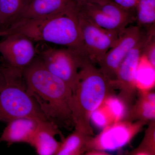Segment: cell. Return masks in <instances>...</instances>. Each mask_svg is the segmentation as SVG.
<instances>
[{"label":"cell","mask_w":155,"mask_h":155,"mask_svg":"<svg viewBox=\"0 0 155 155\" xmlns=\"http://www.w3.org/2000/svg\"><path fill=\"white\" fill-rule=\"evenodd\" d=\"M155 153V125L152 123L146 133L143 142L136 151L135 154L153 155Z\"/></svg>","instance_id":"cell-22"},{"label":"cell","mask_w":155,"mask_h":155,"mask_svg":"<svg viewBox=\"0 0 155 155\" xmlns=\"http://www.w3.org/2000/svg\"><path fill=\"white\" fill-rule=\"evenodd\" d=\"M61 134L58 125L54 122L41 121L29 145L39 155H56L61 142L56 140L55 136Z\"/></svg>","instance_id":"cell-12"},{"label":"cell","mask_w":155,"mask_h":155,"mask_svg":"<svg viewBox=\"0 0 155 155\" xmlns=\"http://www.w3.org/2000/svg\"><path fill=\"white\" fill-rule=\"evenodd\" d=\"M150 31L149 28L147 32H143L138 43L122 61L117 71L116 78L112 81L114 87L120 90L119 97L127 107H131L134 98L137 87L135 83L137 69Z\"/></svg>","instance_id":"cell-6"},{"label":"cell","mask_w":155,"mask_h":155,"mask_svg":"<svg viewBox=\"0 0 155 155\" xmlns=\"http://www.w3.org/2000/svg\"><path fill=\"white\" fill-rule=\"evenodd\" d=\"M77 5L59 13L15 22L0 31V36L19 33L34 42L64 46L84 54Z\"/></svg>","instance_id":"cell-2"},{"label":"cell","mask_w":155,"mask_h":155,"mask_svg":"<svg viewBox=\"0 0 155 155\" xmlns=\"http://www.w3.org/2000/svg\"><path fill=\"white\" fill-rule=\"evenodd\" d=\"M93 137L75 129L66 138L63 137L56 155H79L89 151Z\"/></svg>","instance_id":"cell-15"},{"label":"cell","mask_w":155,"mask_h":155,"mask_svg":"<svg viewBox=\"0 0 155 155\" xmlns=\"http://www.w3.org/2000/svg\"><path fill=\"white\" fill-rule=\"evenodd\" d=\"M143 31L138 25L127 27L119 34L113 46L98 64L99 69L110 80L116 78L120 64L141 38Z\"/></svg>","instance_id":"cell-8"},{"label":"cell","mask_w":155,"mask_h":155,"mask_svg":"<svg viewBox=\"0 0 155 155\" xmlns=\"http://www.w3.org/2000/svg\"><path fill=\"white\" fill-rule=\"evenodd\" d=\"M0 41L2 63L23 71L37 56L34 41L19 33L9 35Z\"/></svg>","instance_id":"cell-10"},{"label":"cell","mask_w":155,"mask_h":155,"mask_svg":"<svg viewBox=\"0 0 155 155\" xmlns=\"http://www.w3.org/2000/svg\"><path fill=\"white\" fill-rule=\"evenodd\" d=\"M84 54L93 64H99L120 32L97 26L78 14Z\"/></svg>","instance_id":"cell-7"},{"label":"cell","mask_w":155,"mask_h":155,"mask_svg":"<svg viewBox=\"0 0 155 155\" xmlns=\"http://www.w3.org/2000/svg\"><path fill=\"white\" fill-rule=\"evenodd\" d=\"M155 104L154 93L143 92L135 104L127 112L126 120L131 121L137 119L145 123L154 119Z\"/></svg>","instance_id":"cell-16"},{"label":"cell","mask_w":155,"mask_h":155,"mask_svg":"<svg viewBox=\"0 0 155 155\" xmlns=\"http://www.w3.org/2000/svg\"><path fill=\"white\" fill-rule=\"evenodd\" d=\"M114 88L112 81L87 58L72 89L71 109L75 129L93 136L91 113L112 95Z\"/></svg>","instance_id":"cell-3"},{"label":"cell","mask_w":155,"mask_h":155,"mask_svg":"<svg viewBox=\"0 0 155 155\" xmlns=\"http://www.w3.org/2000/svg\"><path fill=\"white\" fill-rule=\"evenodd\" d=\"M98 5L104 13L119 23L124 28H126L127 25L133 21V16L130 11L123 8L113 1Z\"/></svg>","instance_id":"cell-19"},{"label":"cell","mask_w":155,"mask_h":155,"mask_svg":"<svg viewBox=\"0 0 155 155\" xmlns=\"http://www.w3.org/2000/svg\"><path fill=\"white\" fill-rule=\"evenodd\" d=\"M75 5L73 0H31L25 10L11 25L22 20L35 19L59 13Z\"/></svg>","instance_id":"cell-13"},{"label":"cell","mask_w":155,"mask_h":155,"mask_svg":"<svg viewBox=\"0 0 155 155\" xmlns=\"http://www.w3.org/2000/svg\"><path fill=\"white\" fill-rule=\"evenodd\" d=\"M104 108L115 122L121 121L126 116L127 107L119 97L110 95L103 102Z\"/></svg>","instance_id":"cell-21"},{"label":"cell","mask_w":155,"mask_h":155,"mask_svg":"<svg viewBox=\"0 0 155 155\" xmlns=\"http://www.w3.org/2000/svg\"><path fill=\"white\" fill-rule=\"evenodd\" d=\"M90 121L97 127L104 128L110 125L112 120L104 108L99 107L91 113Z\"/></svg>","instance_id":"cell-23"},{"label":"cell","mask_w":155,"mask_h":155,"mask_svg":"<svg viewBox=\"0 0 155 155\" xmlns=\"http://www.w3.org/2000/svg\"><path fill=\"white\" fill-rule=\"evenodd\" d=\"M23 75L28 93L47 119L67 129L74 127L72 88L51 73L38 56Z\"/></svg>","instance_id":"cell-1"},{"label":"cell","mask_w":155,"mask_h":155,"mask_svg":"<svg viewBox=\"0 0 155 155\" xmlns=\"http://www.w3.org/2000/svg\"><path fill=\"white\" fill-rule=\"evenodd\" d=\"M73 2L78 6H80L86 4H94L98 5H102L112 0H73Z\"/></svg>","instance_id":"cell-25"},{"label":"cell","mask_w":155,"mask_h":155,"mask_svg":"<svg viewBox=\"0 0 155 155\" xmlns=\"http://www.w3.org/2000/svg\"><path fill=\"white\" fill-rule=\"evenodd\" d=\"M37 55L45 68L72 89L77 82L79 70L88 58L79 51L67 48L48 47L37 51Z\"/></svg>","instance_id":"cell-5"},{"label":"cell","mask_w":155,"mask_h":155,"mask_svg":"<svg viewBox=\"0 0 155 155\" xmlns=\"http://www.w3.org/2000/svg\"><path fill=\"white\" fill-rule=\"evenodd\" d=\"M154 82V67L149 64L146 59L145 64H143L140 58L136 73V87L142 90L147 89L153 86Z\"/></svg>","instance_id":"cell-20"},{"label":"cell","mask_w":155,"mask_h":155,"mask_svg":"<svg viewBox=\"0 0 155 155\" xmlns=\"http://www.w3.org/2000/svg\"><path fill=\"white\" fill-rule=\"evenodd\" d=\"M40 122L28 117L10 120L0 136V143L5 142L8 146L16 143L30 144Z\"/></svg>","instance_id":"cell-11"},{"label":"cell","mask_w":155,"mask_h":155,"mask_svg":"<svg viewBox=\"0 0 155 155\" xmlns=\"http://www.w3.org/2000/svg\"><path fill=\"white\" fill-rule=\"evenodd\" d=\"M31 0H0V31L9 27L28 5Z\"/></svg>","instance_id":"cell-17"},{"label":"cell","mask_w":155,"mask_h":155,"mask_svg":"<svg viewBox=\"0 0 155 155\" xmlns=\"http://www.w3.org/2000/svg\"><path fill=\"white\" fill-rule=\"evenodd\" d=\"M139 0H114V2L123 8L130 11L135 9Z\"/></svg>","instance_id":"cell-24"},{"label":"cell","mask_w":155,"mask_h":155,"mask_svg":"<svg viewBox=\"0 0 155 155\" xmlns=\"http://www.w3.org/2000/svg\"><path fill=\"white\" fill-rule=\"evenodd\" d=\"M145 123L140 121L133 123L125 120L108 125L96 137L91 139L90 151H96L99 153L119 149L127 144Z\"/></svg>","instance_id":"cell-9"},{"label":"cell","mask_w":155,"mask_h":155,"mask_svg":"<svg viewBox=\"0 0 155 155\" xmlns=\"http://www.w3.org/2000/svg\"><path fill=\"white\" fill-rule=\"evenodd\" d=\"M28 117L39 121L49 120L27 90L23 71L0 64V122ZM50 121V120H49Z\"/></svg>","instance_id":"cell-4"},{"label":"cell","mask_w":155,"mask_h":155,"mask_svg":"<svg viewBox=\"0 0 155 155\" xmlns=\"http://www.w3.org/2000/svg\"><path fill=\"white\" fill-rule=\"evenodd\" d=\"M135 9L137 25L150 27L155 25V0H139Z\"/></svg>","instance_id":"cell-18"},{"label":"cell","mask_w":155,"mask_h":155,"mask_svg":"<svg viewBox=\"0 0 155 155\" xmlns=\"http://www.w3.org/2000/svg\"><path fill=\"white\" fill-rule=\"evenodd\" d=\"M78 7V14L97 26L119 32L125 28L104 13L96 4L89 3Z\"/></svg>","instance_id":"cell-14"}]
</instances>
